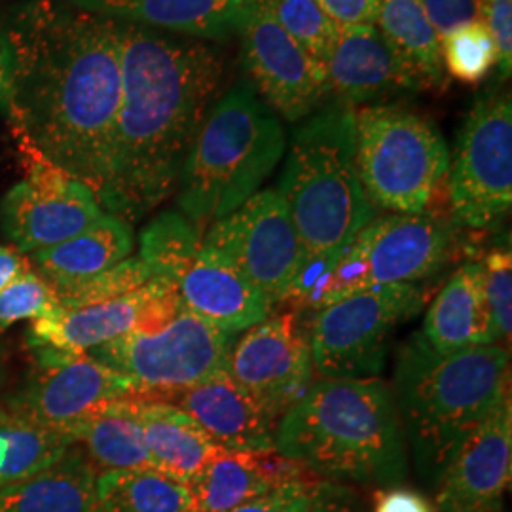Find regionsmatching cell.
Segmentation results:
<instances>
[{
	"label": "cell",
	"mask_w": 512,
	"mask_h": 512,
	"mask_svg": "<svg viewBox=\"0 0 512 512\" xmlns=\"http://www.w3.org/2000/svg\"><path fill=\"white\" fill-rule=\"evenodd\" d=\"M202 241L228 256L272 306L285 302L300 270V241L279 190H258L213 222Z\"/></svg>",
	"instance_id": "cell-13"
},
{
	"label": "cell",
	"mask_w": 512,
	"mask_h": 512,
	"mask_svg": "<svg viewBox=\"0 0 512 512\" xmlns=\"http://www.w3.org/2000/svg\"><path fill=\"white\" fill-rule=\"evenodd\" d=\"M440 57L450 76L475 86L497 65V48L486 25L476 19L440 38Z\"/></svg>",
	"instance_id": "cell-34"
},
{
	"label": "cell",
	"mask_w": 512,
	"mask_h": 512,
	"mask_svg": "<svg viewBox=\"0 0 512 512\" xmlns=\"http://www.w3.org/2000/svg\"><path fill=\"white\" fill-rule=\"evenodd\" d=\"M279 194L300 241V270L285 302L304 313L349 243L374 220L355 165L353 107L334 103L294 131Z\"/></svg>",
	"instance_id": "cell-3"
},
{
	"label": "cell",
	"mask_w": 512,
	"mask_h": 512,
	"mask_svg": "<svg viewBox=\"0 0 512 512\" xmlns=\"http://www.w3.org/2000/svg\"><path fill=\"white\" fill-rule=\"evenodd\" d=\"M376 27L393 54L418 76L423 90L442 86L440 38L421 0H384Z\"/></svg>",
	"instance_id": "cell-29"
},
{
	"label": "cell",
	"mask_w": 512,
	"mask_h": 512,
	"mask_svg": "<svg viewBox=\"0 0 512 512\" xmlns=\"http://www.w3.org/2000/svg\"><path fill=\"white\" fill-rule=\"evenodd\" d=\"M120 25L122 101L97 200L126 222L177 190L188 152L215 105L222 59L203 40Z\"/></svg>",
	"instance_id": "cell-2"
},
{
	"label": "cell",
	"mask_w": 512,
	"mask_h": 512,
	"mask_svg": "<svg viewBox=\"0 0 512 512\" xmlns=\"http://www.w3.org/2000/svg\"><path fill=\"white\" fill-rule=\"evenodd\" d=\"M372 512H433V507L423 495L410 488L389 486L374 494Z\"/></svg>",
	"instance_id": "cell-43"
},
{
	"label": "cell",
	"mask_w": 512,
	"mask_h": 512,
	"mask_svg": "<svg viewBox=\"0 0 512 512\" xmlns=\"http://www.w3.org/2000/svg\"><path fill=\"white\" fill-rule=\"evenodd\" d=\"M256 0H103L86 12L169 35L222 40L239 33Z\"/></svg>",
	"instance_id": "cell-23"
},
{
	"label": "cell",
	"mask_w": 512,
	"mask_h": 512,
	"mask_svg": "<svg viewBox=\"0 0 512 512\" xmlns=\"http://www.w3.org/2000/svg\"><path fill=\"white\" fill-rule=\"evenodd\" d=\"M29 348L33 349L35 365L6 403V408L21 416L69 433L95 406L137 395L126 376L101 365L88 353L50 346Z\"/></svg>",
	"instance_id": "cell-15"
},
{
	"label": "cell",
	"mask_w": 512,
	"mask_h": 512,
	"mask_svg": "<svg viewBox=\"0 0 512 512\" xmlns=\"http://www.w3.org/2000/svg\"><path fill=\"white\" fill-rule=\"evenodd\" d=\"M135 412L154 467L186 486L219 450L200 423L177 406L135 397Z\"/></svg>",
	"instance_id": "cell-26"
},
{
	"label": "cell",
	"mask_w": 512,
	"mask_h": 512,
	"mask_svg": "<svg viewBox=\"0 0 512 512\" xmlns=\"http://www.w3.org/2000/svg\"><path fill=\"white\" fill-rule=\"evenodd\" d=\"M439 38L478 19L476 0H421Z\"/></svg>",
	"instance_id": "cell-40"
},
{
	"label": "cell",
	"mask_w": 512,
	"mask_h": 512,
	"mask_svg": "<svg viewBox=\"0 0 512 512\" xmlns=\"http://www.w3.org/2000/svg\"><path fill=\"white\" fill-rule=\"evenodd\" d=\"M321 480L283 484L268 494L260 495L253 501L226 512H310L311 497L315 492V486Z\"/></svg>",
	"instance_id": "cell-39"
},
{
	"label": "cell",
	"mask_w": 512,
	"mask_h": 512,
	"mask_svg": "<svg viewBox=\"0 0 512 512\" xmlns=\"http://www.w3.org/2000/svg\"><path fill=\"white\" fill-rule=\"evenodd\" d=\"M93 512H196L188 486L158 469L103 471Z\"/></svg>",
	"instance_id": "cell-30"
},
{
	"label": "cell",
	"mask_w": 512,
	"mask_h": 512,
	"mask_svg": "<svg viewBox=\"0 0 512 512\" xmlns=\"http://www.w3.org/2000/svg\"><path fill=\"white\" fill-rule=\"evenodd\" d=\"M482 264L484 296L494 319L499 340L511 342L512 332V255L511 247L490 251Z\"/></svg>",
	"instance_id": "cell-37"
},
{
	"label": "cell",
	"mask_w": 512,
	"mask_h": 512,
	"mask_svg": "<svg viewBox=\"0 0 512 512\" xmlns=\"http://www.w3.org/2000/svg\"><path fill=\"white\" fill-rule=\"evenodd\" d=\"M423 338L440 353L492 346L499 342L484 296L480 260L461 264L429 306L421 329Z\"/></svg>",
	"instance_id": "cell-24"
},
{
	"label": "cell",
	"mask_w": 512,
	"mask_h": 512,
	"mask_svg": "<svg viewBox=\"0 0 512 512\" xmlns=\"http://www.w3.org/2000/svg\"><path fill=\"white\" fill-rule=\"evenodd\" d=\"M308 321L300 311L270 313L234 342L228 376L274 418L302 399L313 378Z\"/></svg>",
	"instance_id": "cell-14"
},
{
	"label": "cell",
	"mask_w": 512,
	"mask_h": 512,
	"mask_svg": "<svg viewBox=\"0 0 512 512\" xmlns=\"http://www.w3.org/2000/svg\"><path fill=\"white\" fill-rule=\"evenodd\" d=\"M59 308L54 287L31 266L0 293V330L19 321H40L52 317Z\"/></svg>",
	"instance_id": "cell-36"
},
{
	"label": "cell",
	"mask_w": 512,
	"mask_h": 512,
	"mask_svg": "<svg viewBox=\"0 0 512 512\" xmlns=\"http://www.w3.org/2000/svg\"><path fill=\"white\" fill-rule=\"evenodd\" d=\"M391 395L421 473L437 480L459 442L511 397V351L440 353L416 332L397 353Z\"/></svg>",
	"instance_id": "cell-5"
},
{
	"label": "cell",
	"mask_w": 512,
	"mask_h": 512,
	"mask_svg": "<svg viewBox=\"0 0 512 512\" xmlns=\"http://www.w3.org/2000/svg\"><path fill=\"white\" fill-rule=\"evenodd\" d=\"M133 251V230L126 220L103 213L86 230L54 247L42 249L29 260L55 293H63L126 260Z\"/></svg>",
	"instance_id": "cell-25"
},
{
	"label": "cell",
	"mask_w": 512,
	"mask_h": 512,
	"mask_svg": "<svg viewBox=\"0 0 512 512\" xmlns=\"http://www.w3.org/2000/svg\"><path fill=\"white\" fill-rule=\"evenodd\" d=\"M512 399L507 397L452 452L437 478L440 512H495L511 484Z\"/></svg>",
	"instance_id": "cell-18"
},
{
	"label": "cell",
	"mask_w": 512,
	"mask_h": 512,
	"mask_svg": "<svg viewBox=\"0 0 512 512\" xmlns=\"http://www.w3.org/2000/svg\"><path fill=\"white\" fill-rule=\"evenodd\" d=\"M202 232L179 211H164L139 236V258L156 277L179 281L202 247Z\"/></svg>",
	"instance_id": "cell-32"
},
{
	"label": "cell",
	"mask_w": 512,
	"mask_h": 512,
	"mask_svg": "<svg viewBox=\"0 0 512 512\" xmlns=\"http://www.w3.org/2000/svg\"><path fill=\"white\" fill-rule=\"evenodd\" d=\"M73 444L67 431L42 425L6 406L0 408V488L48 469Z\"/></svg>",
	"instance_id": "cell-31"
},
{
	"label": "cell",
	"mask_w": 512,
	"mask_h": 512,
	"mask_svg": "<svg viewBox=\"0 0 512 512\" xmlns=\"http://www.w3.org/2000/svg\"><path fill=\"white\" fill-rule=\"evenodd\" d=\"M183 310L177 281L154 277L147 285L116 300L59 310L35 321L29 330V346H50L71 353H88L129 332H156Z\"/></svg>",
	"instance_id": "cell-17"
},
{
	"label": "cell",
	"mask_w": 512,
	"mask_h": 512,
	"mask_svg": "<svg viewBox=\"0 0 512 512\" xmlns=\"http://www.w3.org/2000/svg\"><path fill=\"white\" fill-rule=\"evenodd\" d=\"M181 408L200 423L215 444L241 452H272L279 420L239 387L228 372L217 374L202 384L150 397Z\"/></svg>",
	"instance_id": "cell-19"
},
{
	"label": "cell",
	"mask_w": 512,
	"mask_h": 512,
	"mask_svg": "<svg viewBox=\"0 0 512 512\" xmlns=\"http://www.w3.org/2000/svg\"><path fill=\"white\" fill-rule=\"evenodd\" d=\"M239 35L251 86L275 114L300 122L317 112L329 95L325 71L285 33L262 0H256Z\"/></svg>",
	"instance_id": "cell-16"
},
{
	"label": "cell",
	"mask_w": 512,
	"mask_h": 512,
	"mask_svg": "<svg viewBox=\"0 0 512 512\" xmlns=\"http://www.w3.org/2000/svg\"><path fill=\"white\" fill-rule=\"evenodd\" d=\"M478 21L486 25L494 37L497 65L503 76L512 69V0H476Z\"/></svg>",
	"instance_id": "cell-38"
},
{
	"label": "cell",
	"mask_w": 512,
	"mask_h": 512,
	"mask_svg": "<svg viewBox=\"0 0 512 512\" xmlns=\"http://www.w3.org/2000/svg\"><path fill=\"white\" fill-rule=\"evenodd\" d=\"M25 179L0 203L4 236L23 255H33L74 238L105 211L92 188L35 152H23Z\"/></svg>",
	"instance_id": "cell-12"
},
{
	"label": "cell",
	"mask_w": 512,
	"mask_h": 512,
	"mask_svg": "<svg viewBox=\"0 0 512 512\" xmlns=\"http://www.w3.org/2000/svg\"><path fill=\"white\" fill-rule=\"evenodd\" d=\"M69 435L84 450L97 473L156 469L135 412V397L95 406L88 416L74 423Z\"/></svg>",
	"instance_id": "cell-27"
},
{
	"label": "cell",
	"mask_w": 512,
	"mask_h": 512,
	"mask_svg": "<svg viewBox=\"0 0 512 512\" xmlns=\"http://www.w3.org/2000/svg\"><path fill=\"white\" fill-rule=\"evenodd\" d=\"M236 334L219 329L192 311L156 332H129L90 349L95 361L126 376L135 385V397L186 389L228 372Z\"/></svg>",
	"instance_id": "cell-10"
},
{
	"label": "cell",
	"mask_w": 512,
	"mask_h": 512,
	"mask_svg": "<svg viewBox=\"0 0 512 512\" xmlns=\"http://www.w3.org/2000/svg\"><path fill=\"white\" fill-rule=\"evenodd\" d=\"M0 370H2V363H0Z\"/></svg>",
	"instance_id": "cell-47"
},
{
	"label": "cell",
	"mask_w": 512,
	"mask_h": 512,
	"mask_svg": "<svg viewBox=\"0 0 512 512\" xmlns=\"http://www.w3.org/2000/svg\"><path fill=\"white\" fill-rule=\"evenodd\" d=\"M12 71H14V54L12 44L6 35L2 23H0V109H6L8 93H10V82H12Z\"/></svg>",
	"instance_id": "cell-45"
},
{
	"label": "cell",
	"mask_w": 512,
	"mask_h": 512,
	"mask_svg": "<svg viewBox=\"0 0 512 512\" xmlns=\"http://www.w3.org/2000/svg\"><path fill=\"white\" fill-rule=\"evenodd\" d=\"M0 23L14 71L4 112L35 152L101 194L122 101L120 25L67 0H25Z\"/></svg>",
	"instance_id": "cell-1"
},
{
	"label": "cell",
	"mask_w": 512,
	"mask_h": 512,
	"mask_svg": "<svg viewBox=\"0 0 512 512\" xmlns=\"http://www.w3.org/2000/svg\"><path fill=\"white\" fill-rule=\"evenodd\" d=\"M154 277H156L154 272L139 256L126 258V260L118 262L116 266L109 268L107 272L95 275L80 285H74L63 293H57L59 308L61 310H76V308L116 300L120 296H126V294L141 289Z\"/></svg>",
	"instance_id": "cell-35"
},
{
	"label": "cell",
	"mask_w": 512,
	"mask_h": 512,
	"mask_svg": "<svg viewBox=\"0 0 512 512\" xmlns=\"http://www.w3.org/2000/svg\"><path fill=\"white\" fill-rule=\"evenodd\" d=\"M452 215L461 226L486 230L512 205V103L509 93H486L467 114L450 160Z\"/></svg>",
	"instance_id": "cell-11"
},
{
	"label": "cell",
	"mask_w": 512,
	"mask_h": 512,
	"mask_svg": "<svg viewBox=\"0 0 512 512\" xmlns=\"http://www.w3.org/2000/svg\"><path fill=\"white\" fill-rule=\"evenodd\" d=\"M97 469L73 444L48 469L0 488V512H93Z\"/></svg>",
	"instance_id": "cell-28"
},
{
	"label": "cell",
	"mask_w": 512,
	"mask_h": 512,
	"mask_svg": "<svg viewBox=\"0 0 512 512\" xmlns=\"http://www.w3.org/2000/svg\"><path fill=\"white\" fill-rule=\"evenodd\" d=\"M310 512H368L361 497L351 488L332 482L321 480L315 486L311 497Z\"/></svg>",
	"instance_id": "cell-42"
},
{
	"label": "cell",
	"mask_w": 512,
	"mask_h": 512,
	"mask_svg": "<svg viewBox=\"0 0 512 512\" xmlns=\"http://www.w3.org/2000/svg\"><path fill=\"white\" fill-rule=\"evenodd\" d=\"M325 76L329 93L348 107L423 90L418 76L393 54L376 25L338 27Z\"/></svg>",
	"instance_id": "cell-20"
},
{
	"label": "cell",
	"mask_w": 512,
	"mask_h": 512,
	"mask_svg": "<svg viewBox=\"0 0 512 512\" xmlns=\"http://www.w3.org/2000/svg\"><path fill=\"white\" fill-rule=\"evenodd\" d=\"M67 2L73 4L76 8H80V10H84V8H88L93 2H103V0H67Z\"/></svg>",
	"instance_id": "cell-46"
},
{
	"label": "cell",
	"mask_w": 512,
	"mask_h": 512,
	"mask_svg": "<svg viewBox=\"0 0 512 512\" xmlns=\"http://www.w3.org/2000/svg\"><path fill=\"white\" fill-rule=\"evenodd\" d=\"M355 165L366 200L393 213H423L450 169L439 128L401 105L355 112Z\"/></svg>",
	"instance_id": "cell-7"
},
{
	"label": "cell",
	"mask_w": 512,
	"mask_h": 512,
	"mask_svg": "<svg viewBox=\"0 0 512 512\" xmlns=\"http://www.w3.org/2000/svg\"><path fill=\"white\" fill-rule=\"evenodd\" d=\"M29 256L19 253L18 249L12 247H0V293L16 281L19 275L25 274L31 268Z\"/></svg>",
	"instance_id": "cell-44"
},
{
	"label": "cell",
	"mask_w": 512,
	"mask_h": 512,
	"mask_svg": "<svg viewBox=\"0 0 512 512\" xmlns=\"http://www.w3.org/2000/svg\"><path fill=\"white\" fill-rule=\"evenodd\" d=\"M285 152L281 120L251 82L207 112L177 184V205L200 232L238 211L272 175Z\"/></svg>",
	"instance_id": "cell-6"
},
{
	"label": "cell",
	"mask_w": 512,
	"mask_h": 512,
	"mask_svg": "<svg viewBox=\"0 0 512 512\" xmlns=\"http://www.w3.org/2000/svg\"><path fill=\"white\" fill-rule=\"evenodd\" d=\"M452 249V230L425 211L370 220L334 264L311 311L372 287L420 283L446 266Z\"/></svg>",
	"instance_id": "cell-8"
},
{
	"label": "cell",
	"mask_w": 512,
	"mask_h": 512,
	"mask_svg": "<svg viewBox=\"0 0 512 512\" xmlns=\"http://www.w3.org/2000/svg\"><path fill=\"white\" fill-rule=\"evenodd\" d=\"M321 480L304 465L272 452H241L219 446L188 484L196 512H226L289 482Z\"/></svg>",
	"instance_id": "cell-22"
},
{
	"label": "cell",
	"mask_w": 512,
	"mask_h": 512,
	"mask_svg": "<svg viewBox=\"0 0 512 512\" xmlns=\"http://www.w3.org/2000/svg\"><path fill=\"white\" fill-rule=\"evenodd\" d=\"M403 425L380 378L313 382L277 423L274 448L325 480L389 488L408 469Z\"/></svg>",
	"instance_id": "cell-4"
},
{
	"label": "cell",
	"mask_w": 512,
	"mask_h": 512,
	"mask_svg": "<svg viewBox=\"0 0 512 512\" xmlns=\"http://www.w3.org/2000/svg\"><path fill=\"white\" fill-rule=\"evenodd\" d=\"M338 27L376 25L384 0H317Z\"/></svg>",
	"instance_id": "cell-41"
},
{
	"label": "cell",
	"mask_w": 512,
	"mask_h": 512,
	"mask_svg": "<svg viewBox=\"0 0 512 512\" xmlns=\"http://www.w3.org/2000/svg\"><path fill=\"white\" fill-rule=\"evenodd\" d=\"M425 302L418 283L372 287L313 313L308 325L313 372L327 380L378 378L395 330Z\"/></svg>",
	"instance_id": "cell-9"
},
{
	"label": "cell",
	"mask_w": 512,
	"mask_h": 512,
	"mask_svg": "<svg viewBox=\"0 0 512 512\" xmlns=\"http://www.w3.org/2000/svg\"><path fill=\"white\" fill-rule=\"evenodd\" d=\"M285 33L323 67L338 35V25L323 12L317 0H262Z\"/></svg>",
	"instance_id": "cell-33"
},
{
	"label": "cell",
	"mask_w": 512,
	"mask_h": 512,
	"mask_svg": "<svg viewBox=\"0 0 512 512\" xmlns=\"http://www.w3.org/2000/svg\"><path fill=\"white\" fill-rule=\"evenodd\" d=\"M184 310L219 329L238 334L262 323L272 302L219 249L205 245L177 281Z\"/></svg>",
	"instance_id": "cell-21"
}]
</instances>
